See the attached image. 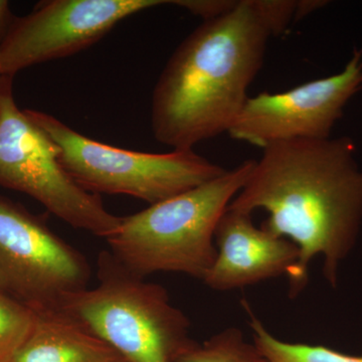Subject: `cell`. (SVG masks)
Instances as JSON below:
<instances>
[{"label": "cell", "mask_w": 362, "mask_h": 362, "mask_svg": "<svg viewBox=\"0 0 362 362\" xmlns=\"http://www.w3.org/2000/svg\"><path fill=\"white\" fill-rule=\"evenodd\" d=\"M25 113L58 144L69 175L94 194L129 195L154 204L226 171L194 149L148 153L119 148L81 134L51 114L33 109Z\"/></svg>", "instance_id": "5"}, {"label": "cell", "mask_w": 362, "mask_h": 362, "mask_svg": "<svg viewBox=\"0 0 362 362\" xmlns=\"http://www.w3.org/2000/svg\"><path fill=\"white\" fill-rule=\"evenodd\" d=\"M239 0H170V4L187 9L202 21H211L230 13Z\"/></svg>", "instance_id": "16"}, {"label": "cell", "mask_w": 362, "mask_h": 362, "mask_svg": "<svg viewBox=\"0 0 362 362\" xmlns=\"http://www.w3.org/2000/svg\"><path fill=\"white\" fill-rule=\"evenodd\" d=\"M216 257L202 282L214 291L243 289L286 275L299 250L284 238L255 226L252 214L226 209L214 235Z\"/></svg>", "instance_id": "10"}, {"label": "cell", "mask_w": 362, "mask_h": 362, "mask_svg": "<svg viewBox=\"0 0 362 362\" xmlns=\"http://www.w3.org/2000/svg\"><path fill=\"white\" fill-rule=\"evenodd\" d=\"M362 90V49L339 73L286 92L249 97L228 134L262 149L274 143L327 139L345 107Z\"/></svg>", "instance_id": "9"}, {"label": "cell", "mask_w": 362, "mask_h": 362, "mask_svg": "<svg viewBox=\"0 0 362 362\" xmlns=\"http://www.w3.org/2000/svg\"><path fill=\"white\" fill-rule=\"evenodd\" d=\"M254 163L244 161L199 187L121 216L116 232L106 239L108 251L140 278L180 273L202 280L216 259V226Z\"/></svg>", "instance_id": "3"}, {"label": "cell", "mask_w": 362, "mask_h": 362, "mask_svg": "<svg viewBox=\"0 0 362 362\" xmlns=\"http://www.w3.org/2000/svg\"><path fill=\"white\" fill-rule=\"evenodd\" d=\"M176 362H270L237 327L226 328L202 343L194 341Z\"/></svg>", "instance_id": "13"}, {"label": "cell", "mask_w": 362, "mask_h": 362, "mask_svg": "<svg viewBox=\"0 0 362 362\" xmlns=\"http://www.w3.org/2000/svg\"><path fill=\"white\" fill-rule=\"evenodd\" d=\"M252 343L270 362H362V356H351L323 345L286 342L269 332L264 324L250 312Z\"/></svg>", "instance_id": "12"}, {"label": "cell", "mask_w": 362, "mask_h": 362, "mask_svg": "<svg viewBox=\"0 0 362 362\" xmlns=\"http://www.w3.org/2000/svg\"><path fill=\"white\" fill-rule=\"evenodd\" d=\"M228 209L268 213L262 228L292 242L299 262L289 294L306 287L311 261L323 257L334 287L342 261L356 245L362 223V169L349 137L274 143L255 160L247 182Z\"/></svg>", "instance_id": "1"}, {"label": "cell", "mask_w": 362, "mask_h": 362, "mask_svg": "<svg viewBox=\"0 0 362 362\" xmlns=\"http://www.w3.org/2000/svg\"><path fill=\"white\" fill-rule=\"evenodd\" d=\"M13 80L0 77V187L28 195L68 225L106 240L120 216L69 175L58 144L16 104Z\"/></svg>", "instance_id": "6"}, {"label": "cell", "mask_w": 362, "mask_h": 362, "mask_svg": "<svg viewBox=\"0 0 362 362\" xmlns=\"http://www.w3.org/2000/svg\"><path fill=\"white\" fill-rule=\"evenodd\" d=\"M325 1H321V0H299L297 6L296 21L301 20L316 9L325 6Z\"/></svg>", "instance_id": "18"}, {"label": "cell", "mask_w": 362, "mask_h": 362, "mask_svg": "<svg viewBox=\"0 0 362 362\" xmlns=\"http://www.w3.org/2000/svg\"><path fill=\"white\" fill-rule=\"evenodd\" d=\"M35 321V310L0 289V362H13Z\"/></svg>", "instance_id": "14"}, {"label": "cell", "mask_w": 362, "mask_h": 362, "mask_svg": "<svg viewBox=\"0 0 362 362\" xmlns=\"http://www.w3.org/2000/svg\"><path fill=\"white\" fill-rule=\"evenodd\" d=\"M16 16H13L11 9V4L6 0H0V42L4 40V35H6L9 26L14 20Z\"/></svg>", "instance_id": "17"}, {"label": "cell", "mask_w": 362, "mask_h": 362, "mask_svg": "<svg viewBox=\"0 0 362 362\" xmlns=\"http://www.w3.org/2000/svg\"><path fill=\"white\" fill-rule=\"evenodd\" d=\"M170 0H49L16 16L0 42V77L84 51L125 18Z\"/></svg>", "instance_id": "8"}, {"label": "cell", "mask_w": 362, "mask_h": 362, "mask_svg": "<svg viewBox=\"0 0 362 362\" xmlns=\"http://www.w3.org/2000/svg\"><path fill=\"white\" fill-rule=\"evenodd\" d=\"M272 37L254 0L204 21L168 59L151 98L152 132L173 150L228 132L247 103Z\"/></svg>", "instance_id": "2"}, {"label": "cell", "mask_w": 362, "mask_h": 362, "mask_svg": "<svg viewBox=\"0 0 362 362\" xmlns=\"http://www.w3.org/2000/svg\"><path fill=\"white\" fill-rule=\"evenodd\" d=\"M13 362H129L59 308L35 310L32 332Z\"/></svg>", "instance_id": "11"}, {"label": "cell", "mask_w": 362, "mask_h": 362, "mask_svg": "<svg viewBox=\"0 0 362 362\" xmlns=\"http://www.w3.org/2000/svg\"><path fill=\"white\" fill-rule=\"evenodd\" d=\"M254 4L272 37L283 35L296 21L297 0H254Z\"/></svg>", "instance_id": "15"}, {"label": "cell", "mask_w": 362, "mask_h": 362, "mask_svg": "<svg viewBox=\"0 0 362 362\" xmlns=\"http://www.w3.org/2000/svg\"><path fill=\"white\" fill-rule=\"evenodd\" d=\"M98 285L69 295L59 308L129 362H176L194 341L188 317L163 286L124 268L108 250L99 254Z\"/></svg>", "instance_id": "4"}, {"label": "cell", "mask_w": 362, "mask_h": 362, "mask_svg": "<svg viewBox=\"0 0 362 362\" xmlns=\"http://www.w3.org/2000/svg\"><path fill=\"white\" fill-rule=\"evenodd\" d=\"M85 257L39 216L0 195V289L33 310L59 308L86 289Z\"/></svg>", "instance_id": "7"}]
</instances>
